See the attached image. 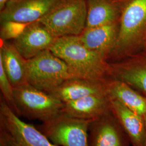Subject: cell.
<instances>
[{"mask_svg": "<svg viewBox=\"0 0 146 146\" xmlns=\"http://www.w3.org/2000/svg\"><path fill=\"white\" fill-rule=\"evenodd\" d=\"M51 33L39 21L31 23L13 44L26 60L49 50L55 40Z\"/></svg>", "mask_w": 146, "mask_h": 146, "instance_id": "10", "label": "cell"}, {"mask_svg": "<svg viewBox=\"0 0 146 146\" xmlns=\"http://www.w3.org/2000/svg\"><path fill=\"white\" fill-rule=\"evenodd\" d=\"M0 63L13 88L28 84L27 60L17 51L13 44L1 40Z\"/></svg>", "mask_w": 146, "mask_h": 146, "instance_id": "15", "label": "cell"}, {"mask_svg": "<svg viewBox=\"0 0 146 146\" xmlns=\"http://www.w3.org/2000/svg\"><path fill=\"white\" fill-rule=\"evenodd\" d=\"M107 95L110 99L116 100L138 115L146 116V96L120 80L108 81Z\"/></svg>", "mask_w": 146, "mask_h": 146, "instance_id": "16", "label": "cell"}, {"mask_svg": "<svg viewBox=\"0 0 146 146\" xmlns=\"http://www.w3.org/2000/svg\"><path fill=\"white\" fill-rule=\"evenodd\" d=\"M0 146H58L34 125L22 121L1 97Z\"/></svg>", "mask_w": 146, "mask_h": 146, "instance_id": "5", "label": "cell"}, {"mask_svg": "<svg viewBox=\"0 0 146 146\" xmlns=\"http://www.w3.org/2000/svg\"><path fill=\"white\" fill-rule=\"evenodd\" d=\"M1 40H15L20 36L31 23H22L14 21L1 22Z\"/></svg>", "mask_w": 146, "mask_h": 146, "instance_id": "19", "label": "cell"}, {"mask_svg": "<svg viewBox=\"0 0 146 146\" xmlns=\"http://www.w3.org/2000/svg\"><path fill=\"white\" fill-rule=\"evenodd\" d=\"M0 89L2 95V98L11 110L18 115V111L16 107L13 87L5 74L2 65L0 63Z\"/></svg>", "mask_w": 146, "mask_h": 146, "instance_id": "20", "label": "cell"}, {"mask_svg": "<svg viewBox=\"0 0 146 146\" xmlns=\"http://www.w3.org/2000/svg\"><path fill=\"white\" fill-rule=\"evenodd\" d=\"M91 121L61 113L42 122L38 129L57 146H88L89 125Z\"/></svg>", "mask_w": 146, "mask_h": 146, "instance_id": "7", "label": "cell"}, {"mask_svg": "<svg viewBox=\"0 0 146 146\" xmlns=\"http://www.w3.org/2000/svg\"><path fill=\"white\" fill-rule=\"evenodd\" d=\"M112 1H121V0H112Z\"/></svg>", "mask_w": 146, "mask_h": 146, "instance_id": "23", "label": "cell"}, {"mask_svg": "<svg viewBox=\"0 0 146 146\" xmlns=\"http://www.w3.org/2000/svg\"><path fill=\"white\" fill-rule=\"evenodd\" d=\"M106 80L86 78H69L48 93L63 103L90 95H107Z\"/></svg>", "mask_w": 146, "mask_h": 146, "instance_id": "11", "label": "cell"}, {"mask_svg": "<svg viewBox=\"0 0 146 146\" xmlns=\"http://www.w3.org/2000/svg\"><path fill=\"white\" fill-rule=\"evenodd\" d=\"M49 50L65 62L75 78L105 80L110 71L106 57L86 47L78 36L56 38Z\"/></svg>", "mask_w": 146, "mask_h": 146, "instance_id": "1", "label": "cell"}, {"mask_svg": "<svg viewBox=\"0 0 146 146\" xmlns=\"http://www.w3.org/2000/svg\"><path fill=\"white\" fill-rule=\"evenodd\" d=\"M119 33L113 52H128L146 42V0H121Z\"/></svg>", "mask_w": 146, "mask_h": 146, "instance_id": "2", "label": "cell"}, {"mask_svg": "<svg viewBox=\"0 0 146 146\" xmlns=\"http://www.w3.org/2000/svg\"><path fill=\"white\" fill-rule=\"evenodd\" d=\"M9 0H0V10H1Z\"/></svg>", "mask_w": 146, "mask_h": 146, "instance_id": "21", "label": "cell"}, {"mask_svg": "<svg viewBox=\"0 0 146 146\" xmlns=\"http://www.w3.org/2000/svg\"><path fill=\"white\" fill-rule=\"evenodd\" d=\"M73 78L67 64L49 50L27 60L28 83L48 93Z\"/></svg>", "mask_w": 146, "mask_h": 146, "instance_id": "4", "label": "cell"}, {"mask_svg": "<svg viewBox=\"0 0 146 146\" xmlns=\"http://www.w3.org/2000/svg\"><path fill=\"white\" fill-rule=\"evenodd\" d=\"M87 15L86 28H92L118 22L120 5L112 0H86Z\"/></svg>", "mask_w": 146, "mask_h": 146, "instance_id": "17", "label": "cell"}, {"mask_svg": "<svg viewBox=\"0 0 146 146\" xmlns=\"http://www.w3.org/2000/svg\"><path fill=\"white\" fill-rule=\"evenodd\" d=\"M114 79L128 84L146 96V57L136 58L111 70Z\"/></svg>", "mask_w": 146, "mask_h": 146, "instance_id": "18", "label": "cell"}, {"mask_svg": "<svg viewBox=\"0 0 146 146\" xmlns=\"http://www.w3.org/2000/svg\"><path fill=\"white\" fill-rule=\"evenodd\" d=\"M110 110L134 146H144L145 124L144 117L129 110L119 101L110 99Z\"/></svg>", "mask_w": 146, "mask_h": 146, "instance_id": "14", "label": "cell"}, {"mask_svg": "<svg viewBox=\"0 0 146 146\" xmlns=\"http://www.w3.org/2000/svg\"><path fill=\"white\" fill-rule=\"evenodd\" d=\"M13 91L19 116L44 122L62 113L63 102L28 83L14 88Z\"/></svg>", "mask_w": 146, "mask_h": 146, "instance_id": "6", "label": "cell"}, {"mask_svg": "<svg viewBox=\"0 0 146 146\" xmlns=\"http://www.w3.org/2000/svg\"><path fill=\"white\" fill-rule=\"evenodd\" d=\"M125 134L111 112L90 122L88 146H127Z\"/></svg>", "mask_w": 146, "mask_h": 146, "instance_id": "9", "label": "cell"}, {"mask_svg": "<svg viewBox=\"0 0 146 146\" xmlns=\"http://www.w3.org/2000/svg\"><path fill=\"white\" fill-rule=\"evenodd\" d=\"M144 120H145V137L144 146H146V116L144 117Z\"/></svg>", "mask_w": 146, "mask_h": 146, "instance_id": "22", "label": "cell"}, {"mask_svg": "<svg viewBox=\"0 0 146 146\" xmlns=\"http://www.w3.org/2000/svg\"><path fill=\"white\" fill-rule=\"evenodd\" d=\"M58 0H9L0 10L1 22L22 23L38 21L50 11Z\"/></svg>", "mask_w": 146, "mask_h": 146, "instance_id": "8", "label": "cell"}, {"mask_svg": "<svg viewBox=\"0 0 146 146\" xmlns=\"http://www.w3.org/2000/svg\"><path fill=\"white\" fill-rule=\"evenodd\" d=\"M119 33V21L92 28H86L78 37L90 49L106 57L113 52Z\"/></svg>", "mask_w": 146, "mask_h": 146, "instance_id": "13", "label": "cell"}, {"mask_svg": "<svg viewBox=\"0 0 146 146\" xmlns=\"http://www.w3.org/2000/svg\"><path fill=\"white\" fill-rule=\"evenodd\" d=\"M108 95H90L64 103L62 113L74 118L93 120L111 113Z\"/></svg>", "mask_w": 146, "mask_h": 146, "instance_id": "12", "label": "cell"}, {"mask_svg": "<svg viewBox=\"0 0 146 146\" xmlns=\"http://www.w3.org/2000/svg\"><path fill=\"white\" fill-rule=\"evenodd\" d=\"M86 0H58L39 22L55 38L79 36L86 26Z\"/></svg>", "mask_w": 146, "mask_h": 146, "instance_id": "3", "label": "cell"}]
</instances>
